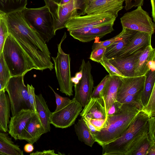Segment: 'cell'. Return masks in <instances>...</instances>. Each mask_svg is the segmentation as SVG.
Listing matches in <instances>:
<instances>
[{
	"label": "cell",
	"mask_w": 155,
	"mask_h": 155,
	"mask_svg": "<svg viewBox=\"0 0 155 155\" xmlns=\"http://www.w3.org/2000/svg\"><path fill=\"white\" fill-rule=\"evenodd\" d=\"M80 114L81 117L85 116L91 118L106 119L107 116L103 99L91 98Z\"/></svg>",
	"instance_id": "20"
},
{
	"label": "cell",
	"mask_w": 155,
	"mask_h": 155,
	"mask_svg": "<svg viewBox=\"0 0 155 155\" xmlns=\"http://www.w3.org/2000/svg\"><path fill=\"white\" fill-rule=\"evenodd\" d=\"M49 87L53 92L55 97L56 107L54 111L60 110L66 106L71 101V100L68 97H63L59 95L54 91L51 86L49 85Z\"/></svg>",
	"instance_id": "36"
},
{
	"label": "cell",
	"mask_w": 155,
	"mask_h": 155,
	"mask_svg": "<svg viewBox=\"0 0 155 155\" xmlns=\"http://www.w3.org/2000/svg\"><path fill=\"white\" fill-rule=\"evenodd\" d=\"M24 76L11 77L5 88L10 100L12 116L22 109H31L27 87L24 82Z\"/></svg>",
	"instance_id": "10"
},
{
	"label": "cell",
	"mask_w": 155,
	"mask_h": 155,
	"mask_svg": "<svg viewBox=\"0 0 155 155\" xmlns=\"http://www.w3.org/2000/svg\"><path fill=\"white\" fill-rule=\"evenodd\" d=\"M106 49V48L104 47H98L92 49L90 59L99 63L104 55Z\"/></svg>",
	"instance_id": "37"
},
{
	"label": "cell",
	"mask_w": 155,
	"mask_h": 155,
	"mask_svg": "<svg viewBox=\"0 0 155 155\" xmlns=\"http://www.w3.org/2000/svg\"><path fill=\"white\" fill-rule=\"evenodd\" d=\"M120 80V77L112 76L109 87L105 96L102 98L106 114L107 116L108 110L116 102L117 92Z\"/></svg>",
	"instance_id": "26"
},
{
	"label": "cell",
	"mask_w": 155,
	"mask_h": 155,
	"mask_svg": "<svg viewBox=\"0 0 155 155\" xmlns=\"http://www.w3.org/2000/svg\"><path fill=\"white\" fill-rule=\"evenodd\" d=\"M122 28L153 35L155 25L149 14L141 6L125 13L120 18Z\"/></svg>",
	"instance_id": "11"
},
{
	"label": "cell",
	"mask_w": 155,
	"mask_h": 155,
	"mask_svg": "<svg viewBox=\"0 0 155 155\" xmlns=\"http://www.w3.org/2000/svg\"><path fill=\"white\" fill-rule=\"evenodd\" d=\"M141 110L147 113L149 117H155V86L147 104L142 108Z\"/></svg>",
	"instance_id": "33"
},
{
	"label": "cell",
	"mask_w": 155,
	"mask_h": 155,
	"mask_svg": "<svg viewBox=\"0 0 155 155\" xmlns=\"http://www.w3.org/2000/svg\"><path fill=\"white\" fill-rule=\"evenodd\" d=\"M4 15L0 16V56L2 52L6 39L9 34Z\"/></svg>",
	"instance_id": "34"
},
{
	"label": "cell",
	"mask_w": 155,
	"mask_h": 155,
	"mask_svg": "<svg viewBox=\"0 0 155 155\" xmlns=\"http://www.w3.org/2000/svg\"><path fill=\"white\" fill-rule=\"evenodd\" d=\"M5 91V90L0 92V130L8 132L11 107L9 97Z\"/></svg>",
	"instance_id": "24"
},
{
	"label": "cell",
	"mask_w": 155,
	"mask_h": 155,
	"mask_svg": "<svg viewBox=\"0 0 155 155\" xmlns=\"http://www.w3.org/2000/svg\"><path fill=\"white\" fill-rule=\"evenodd\" d=\"M122 104L117 101L114 103L109 109L108 112L107 116L112 114L116 113Z\"/></svg>",
	"instance_id": "44"
},
{
	"label": "cell",
	"mask_w": 155,
	"mask_h": 155,
	"mask_svg": "<svg viewBox=\"0 0 155 155\" xmlns=\"http://www.w3.org/2000/svg\"><path fill=\"white\" fill-rule=\"evenodd\" d=\"M24 151L27 153H31L34 150V147L32 144L28 143L25 144L24 147Z\"/></svg>",
	"instance_id": "46"
},
{
	"label": "cell",
	"mask_w": 155,
	"mask_h": 155,
	"mask_svg": "<svg viewBox=\"0 0 155 155\" xmlns=\"http://www.w3.org/2000/svg\"><path fill=\"white\" fill-rule=\"evenodd\" d=\"M37 113L30 109H23L12 116L8 125V133L15 140H19L30 120Z\"/></svg>",
	"instance_id": "15"
},
{
	"label": "cell",
	"mask_w": 155,
	"mask_h": 155,
	"mask_svg": "<svg viewBox=\"0 0 155 155\" xmlns=\"http://www.w3.org/2000/svg\"><path fill=\"white\" fill-rule=\"evenodd\" d=\"M150 141L148 136L138 149L133 155H146L150 146Z\"/></svg>",
	"instance_id": "40"
},
{
	"label": "cell",
	"mask_w": 155,
	"mask_h": 155,
	"mask_svg": "<svg viewBox=\"0 0 155 155\" xmlns=\"http://www.w3.org/2000/svg\"><path fill=\"white\" fill-rule=\"evenodd\" d=\"M152 35L150 33L138 31L116 57H126L151 45Z\"/></svg>",
	"instance_id": "16"
},
{
	"label": "cell",
	"mask_w": 155,
	"mask_h": 155,
	"mask_svg": "<svg viewBox=\"0 0 155 155\" xmlns=\"http://www.w3.org/2000/svg\"><path fill=\"white\" fill-rule=\"evenodd\" d=\"M99 63L103 66L111 76H117L120 77H125L109 61L108 59L104 55Z\"/></svg>",
	"instance_id": "35"
},
{
	"label": "cell",
	"mask_w": 155,
	"mask_h": 155,
	"mask_svg": "<svg viewBox=\"0 0 155 155\" xmlns=\"http://www.w3.org/2000/svg\"><path fill=\"white\" fill-rule=\"evenodd\" d=\"M0 152L4 155H23L20 146L15 144L7 132L0 130Z\"/></svg>",
	"instance_id": "23"
},
{
	"label": "cell",
	"mask_w": 155,
	"mask_h": 155,
	"mask_svg": "<svg viewBox=\"0 0 155 155\" xmlns=\"http://www.w3.org/2000/svg\"><path fill=\"white\" fill-rule=\"evenodd\" d=\"M36 111L42 125L46 133L50 131V122L51 113L46 102L41 94H35Z\"/></svg>",
	"instance_id": "22"
},
{
	"label": "cell",
	"mask_w": 155,
	"mask_h": 155,
	"mask_svg": "<svg viewBox=\"0 0 155 155\" xmlns=\"http://www.w3.org/2000/svg\"><path fill=\"white\" fill-rule=\"evenodd\" d=\"M27 87L29 101L31 109L37 113L36 109L35 94V88L32 84L30 85L28 84H27Z\"/></svg>",
	"instance_id": "39"
},
{
	"label": "cell",
	"mask_w": 155,
	"mask_h": 155,
	"mask_svg": "<svg viewBox=\"0 0 155 155\" xmlns=\"http://www.w3.org/2000/svg\"><path fill=\"white\" fill-rule=\"evenodd\" d=\"M4 154L2 153H1L0 152V155H3Z\"/></svg>",
	"instance_id": "56"
},
{
	"label": "cell",
	"mask_w": 155,
	"mask_h": 155,
	"mask_svg": "<svg viewBox=\"0 0 155 155\" xmlns=\"http://www.w3.org/2000/svg\"><path fill=\"white\" fill-rule=\"evenodd\" d=\"M82 107L74 98L60 110L51 113L50 122L55 127L65 128L72 125L82 110Z\"/></svg>",
	"instance_id": "13"
},
{
	"label": "cell",
	"mask_w": 155,
	"mask_h": 155,
	"mask_svg": "<svg viewBox=\"0 0 155 155\" xmlns=\"http://www.w3.org/2000/svg\"><path fill=\"white\" fill-rule=\"evenodd\" d=\"M65 32L60 42L58 45V51L57 56L52 57L54 63L56 77L60 87V91L66 95H73V84L71 81V78L70 68L71 58L69 54L65 53L63 50L61 45L66 39Z\"/></svg>",
	"instance_id": "8"
},
{
	"label": "cell",
	"mask_w": 155,
	"mask_h": 155,
	"mask_svg": "<svg viewBox=\"0 0 155 155\" xmlns=\"http://www.w3.org/2000/svg\"><path fill=\"white\" fill-rule=\"evenodd\" d=\"M11 77L9 69L4 60L2 53L0 56V83L4 90Z\"/></svg>",
	"instance_id": "31"
},
{
	"label": "cell",
	"mask_w": 155,
	"mask_h": 155,
	"mask_svg": "<svg viewBox=\"0 0 155 155\" xmlns=\"http://www.w3.org/2000/svg\"><path fill=\"white\" fill-rule=\"evenodd\" d=\"M30 155H57L54 152V150H44L42 151H36L30 154Z\"/></svg>",
	"instance_id": "45"
},
{
	"label": "cell",
	"mask_w": 155,
	"mask_h": 155,
	"mask_svg": "<svg viewBox=\"0 0 155 155\" xmlns=\"http://www.w3.org/2000/svg\"><path fill=\"white\" fill-rule=\"evenodd\" d=\"M82 72L81 70H80L79 71H78L76 73L75 75V77L80 80L82 78Z\"/></svg>",
	"instance_id": "51"
},
{
	"label": "cell",
	"mask_w": 155,
	"mask_h": 155,
	"mask_svg": "<svg viewBox=\"0 0 155 155\" xmlns=\"http://www.w3.org/2000/svg\"><path fill=\"white\" fill-rule=\"evenodd\" d=\"M46 133L37 113L29 121L23 130L19 140H25L33 144Z\"/></svg>",
	"instance_id": "19"
},
{
	"label": "cell",
	"mask_w": 155,
	"mask_h": 155,
	"mask_svg": "<svg viewBox=\"0 0 155 155\" xmlns=\"http://www.w3.org/2000/svg\"><path fill=\"white\" fill-rule=\"evenodd\" d=\"M144 0H124L125 1V9L127 11L133 7L143 5Z\"/></svg>",
	"instance_id": "42"
},
{
	"label": "cell",
	"mask_w": 155,
	"mask_h": 155,
	"mask_svg": "<svg viewBox=\"0 0 155 155\" xmlns=\"http://www.w3.org/2000/svg\"><path fill=\"white\" fill-rule=\"evenodd\" d=\"M22 12L27 23L46 42H48L55 35L53 18L47 6L36 8L26 7Z\"/></svg>",
	"instance_id": "6"
},
{
	"label": "cell",
	"mask_w": 155,
	"mask_h": 155,
	"mask_svg": "<svg viewBox=\"0 0 155 155\" xmlns=\"http://www.w3.org/2000/svg\"><path fill=\"white\" fill-rule=\"evenodd\" d=\"M146 76L141 97V101L142 107L147 104L153 87L155 86V71L150 70Z\"/></svg>",
	"instance_id": "29"
},
{
	"label": "cell",
	"mask_w": 155,
	"mask_h": 155,
	"mask_svg": "<svg viewBox=\"0 0 155 155\" xmlns=\"http://www.w3.org/2000/svg\"><path fill=\"white\" fill-rule=\"evenodd\" d=\"M118 35L112 38L103 41H99L95 39V40L92 46V49L98 47H104L106 48L114 42L117 38Z\"/></svg>",
	"instance_id": "41"
},
{
	"label": "cell",
	"mask_w": 155,
	"mask_h": 155,
	"mask_svg": "<svg viewBox=\"0 0 155 155\" xmlns=\"http://www.w3.org/2000/svg\"><path fill=\"white\" fill-rule=\"evenodd\" d=\"M155 61V49L151 45L147 47L140 55L136 64L134 77L147 75L150 70L148 63Z\"/></svg>",
	"instance_id": "21"
},
{
	"label": "cell",
	"mask_w": 155,
	"mask_h": 155,
	"mask_svg": "<svg viewBox=\"0 0 155 155\" xmlns=\"http://www.w3.org/2000/svg\"><path fill=\"white\" fill-rule=\"evenodd\" d=\"M5 90H4L3 89V88H2V86H1V84L0 83V92H1L2 91H4Z\"/></svg>",
	"instance_id": "54"
},
{
	"label": "cell",
	"mask_w": 155,
	"mask_h": 155,
	"mask_svg": "<svg viewBox=\"0 0 155 155\" xmlns=\"http://www.w3.org/2000/svg\"><path fill=\"white\" fill-rule=\"evenodd\" d=\"M87 117L91 124L95 128L97 132L99 131L104 127L105 119H94Z\"/></svg>",
	"instance_id": "43"
},
{
	"label": "cell",
	"mask_w": 155,
	"mask_h": 155,
	"mask_svg": "<svg viewBox=\"0 0 155 155\" xmlns=\"http://www.w3.org/2000/svg\"><path fill=\"white\" fill-rule=\"evenodd\" d=\"M74 128L79 140L88 146L92 147L95 141L83 117L78 120L74 126Z\"/></svg>",
	"instance_id": "27"
},
{
	"label": "cell",
	"mask_w": 155,
	"mask_h": 155,
	"mask_svg": "<svg viewBox=\"0 0 155 155\" xmlns=\"http://www.w3.org/2000/svg\"><path fill=\"white\" fill-rule=\"evenodd\" d=\"M71 0H61L59 4L61 5L70 2Z\"/></svg>",
	"instance_id": "52"
},
{
	"label": "cell",
	"mask_w": 155,
	"mask_h": 155,
	"mask_svg": "<svg viewBox=\"0 0 155 155\" xmlns=\"http://www.w3.org/2000/svg\"><path fill=\"white\" fill-rule=\"evenodd\" d=\"M148 66L150 70L153 71L155 70V61L150 60L148 61Z\"/></svg>",
	"instance_id": "47"
},
{
	"label": "cell",
	"mask_w": 155,
	"mask_h": 155,
	"mask_svg": "<svg viewBox=\"0 0 155 155\" xmlns=\"http://www.w3.org/2000/svg\"><path fill=\"white\" fill-rule=\"evenodd\" d=\"M142 107L134 103L122 104L116 113L107 116L104 127L92 135L95 142L101 146L118 138L129 127Z\"/></svg>",
	"instance_id": "2"
},
{
	"label": "cell",
	"mask_w": 155,
	"mask_h": 155,
	"mask_svg": "<svg viewBox=\"0 0 155 155\" xmlns=\"http://www.w3.org/2000/svg\"><path fill=\"white\" fill-rule=\"evenodd\" d=\"M9 34L29 57L34 66L40 68L51 61V53L40 35L25 20L22 11L4 14Z\"/></svg>",
	"instance_id": "1"
},
{
	"label": "cell",
	"mask_w": 155,
	"mask_h": 155,
	"mask_svg": "<svg viewBox=\"0 0 155 155\" xmlns=\"http://www.w3.org/2000/svg\"><path fill=\"white\" fill-rule=\"evenodd\" d=\"M49 8L54 20V31L65 28L71 19L86 14L88 0H71L63 5L51 0H44Z\"/></svg>",
	"instance_id": "5"
},
{
	"label": "cell",
	"mask_w": 155,
	"mask_h": 155,
	"mask_svg": "<svg viewBox=\"0 0 155 155\" xmlns=\"http://www.w3.org/2000/svg\"><path fill=\"white\" fill-rule=\"evenodd\" d=\"M148 114L141 110L119 137L101 147L103 155H126L129 146L137 137L148 130Z\"/></svg>",
	"instance_id": "3"
},
{
	"label": "cell",
	"mask_w": 155,
	"mask_h": 155,
	"mask_svg": "<svg viewBox=\"0 0 155 155\" xmlns=\"http://www.w3.org/2000/svg\"><path fill=\"white\" fill-rule=\"evenodd\" d=\"M116 18L106 13L87 14L71 19L66 24L65 28L71 36L80 41L83 37L94 27L102 24L115 21Z\"/></svg>",
	"instance_id": "7"
},
{
	"label": "cell",
	"mask_w": 155,
	"mask_h": 155,
	"mask_svg": "<svg viewBox=\"0 0 155 155\" xmlns=\"http://www.w3.org/2000/svg\"><path fill=\"white\" fill-rule=\"evenodd\" d=\"M28 0H0V11L4 14L22 11L26 7Z\"/></svg>",
	"instance_id": "28"
},
{
	"label": "cell",
	"mask_w": 155,
	"mask_h": 155,
	"mask_svg": "<svg viewBox=\"0 0 155 155\" xmlns=\"http://www.w3.org/2000/svg\"><path fill=\"white\" fill-rule=\"evenodd\" d=\"M92 66L89 61L86 62L82 60L80 70L82 72V76L79 83L74 85L75 95L74 98L82 107L88 103L91 98L94 88V81L91 73Z\"/></svg>",
	"instance_id": "12"
},
{
	"label": "cell",
	"mask_w": 155,
	"mask_h": 155,
	"mask_svg": "<svg viewBox=\"0 0 155 155\" xmlns=\"http://www.w3.org/2000/svg\"><path fill=\"white\" fill-rule=\"evenodd\" d=\"M155 117H149L148 120V135L150 141V146H155Z\"/></svg>",
	"instance_id": "38"
},
{
	"label": "cell",
	"mask_w": 155,
	"mask_h": 155,
	"mask_svg": "<svg viewBox=\"0 0 155 155\" xmlns=\"http://www.w3.org/2000/svg\"><path fill=\"white\" fill-rule=\"evenodd\" d=\"M144 49H141L128 56L116 57L108 59L109 61L125 77H134V71L139 56Z\"/></svg>",
	"instance_id": "17"
},
{
	"label": "cell",
	"mask_w": 155,
	"mask_h": 155,
	"mask_svg": "<svg viewBox=\"0 0 155 155\" xmlns=\"http://www.w3.org/2000/svg\"><path fill=\"white\" fill-rule=\"evenodd\" d=\"M146 155H155V146L150 147Z\"/></svg>",
	"instance_id": "49"
},
{
	"label": "cell",
	"mask_w": 155,
	"mask_h": 155,
	"mask_svg": "<svg viewBox=\"0 0 155 155\" xmlns=\"http://www.w3.org/2000/svg\"><path fill=\"white\" fill-rule=\"evenodd\" d=\"M71 80L73 84H74V85L77 84L79 81V80L75 77H72Z\"/></svg>",
	"instance_id": "50"
},
{
	"label": "cell",
	"mask_w": 155,
	"mask_h": 155,
	"mask_svg": "<svg viewBox=\"0 0 155 155\" xmlns=\"http://www.w3.org/2000/svg\"><path fill=\"white\" fill-rule=\"evenodd\" d=\"M151 2L152 6V16L153 18V22H155V0H151Z\"/></svg>",
	"instance_id": "48"
},
{
	"label": "cell",
	"mask_w": 155,
	"mask_h": 155,
	"mask_svg": "<svg viewBox=\"0 0 155 155\" xmlns=\"http://www.w3.org/2000/svg\"><path fill=\"white\" fill-rule=\"evenodd\" d=\"M4 14L3 13H2V12H1L0 11V16L2 15H3Z\"/></svg>",
	"instance_id": "55"
},
{
	"label": "cell",
	"mask_w": 155,
	"mask_h": 155,
	"mask_svg": "<svg viewBox=\"0 0 155 155\" xmlns=\"http://www.w3.org/2000/svg\"><path fill=\"white\" fill-rule=\"evenodd\" d=\"M55 2L58 3V4H60L61 0H51Z\"/></svg>",
	"instance_id": "53"
},
{
	"label": "cell",
	"mask_w": 155,
	"mask_h": 155,
	"mask_svg": "<svg viewBox=\"0 0 155 155\" xmlns=\"http://www.w3.org/2000/svg\"><path fill=\"white\" fill-rule=\"evenodd\" d=\"M2 54L11 77L25 75L35 68L19 45L9 34L3 47Z\"/></svg>",
	"instance_id": "4"
},
{
	"label": "cell",
	"mask_w": 155,
	"mask_h": 155,
	"mask_svg": "<svg viewBox=\"0 0 155 155\" xmlns=\"http://www.w3.org/2000/svg\"><path fill=\"white\" fill-rule=\"evenodd\" d=\"M111 76L106 75L101 82L94 87L92 91L91 98L100 97L103 98L107 91Z\"/></svg>",
	"instance_id": "30"
},
{
	"label": "cell",
	"mask_w": 155,
	"mask_h": 155,
	"mask_svg": "<svg viewBox=\"0 0 155 155\" xmlns=\"http://www.w3.org/2000/svg\"><path fill=\"white\" fill-rule=\"evenodd\" d=\"M138 31L123 28L116 39L106 48L104 55L108 59L116 57Z\"/></svg>",
	"instance_id": "18"
},
{
	"label": "cell",
	"mask_w": 155,
	"mask_h": 155,
	"mask_svg": "<svg viewBox=\"0 0 155 155\" xmlns=\"http://www.w3.org/2000/svg\"><path fill=\"white\" fill-rule=\"evenodd\" d=\"M146 77H120L117 101L121 104L134 103L142 106L141 97Z\"/></svg>",
	"instance_id": "9"
},
{
	"label": "cell",
	"mask_w": 155,
	"mask_h": 155,
	"mask_svg": "<svg viewBox=\"0 0 155 155\" xmlns=\"http://www.w3.org/2000/svg\"><path fill=\"white\" fill-rule=\"evenodd\" d=\"M114 21L98 25L87 33L81 39L80 41L87 42L96 39H99L114 30L113 26Z\"/></svg>",
	"instance_id": "25"
},
{
	"label": "cell",
	"mask_w": 155,
	"mask_h": 155,
	"mask_svg": "<svg viewBox=\"0 0 155 155\" xmlns=\"http://www.w3.org/2000/svg\"><path fill=\"white\" fill-rule=\"evenodd\" d=\"M148 130L136 137L129 146L126 155H133L148 137Z\"/></svg>",
	"instance_id": "32"
},
{
	"label": "cell",
	"mask_w": 155,
	"mask_h": 155,
	"mask_svg": "<svg viewBox=\"0 0 155 155\" xmlns=\"http://www.w3.org/2000/svg\"><path fill=\"white\" fill-rule=\"evenodd\" d=\"M124 0H88L86 14L108 13L117 17L124 8Z\"/></svg>",
	"instance_id": "14"
}]
</instances>
